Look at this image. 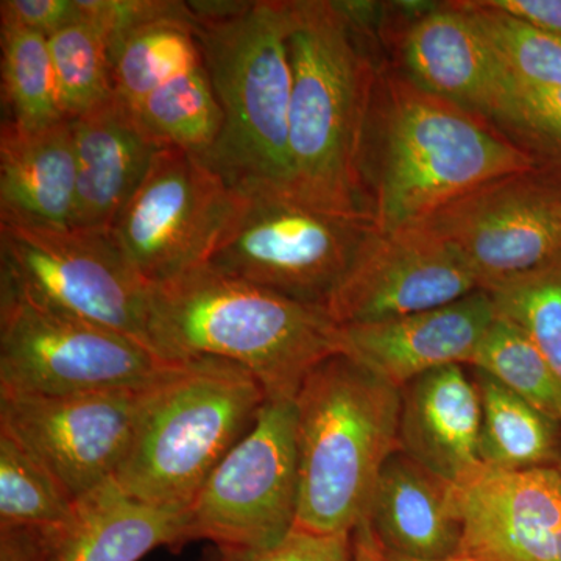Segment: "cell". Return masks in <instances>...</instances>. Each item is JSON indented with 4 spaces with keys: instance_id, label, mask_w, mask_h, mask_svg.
Here are the masks:
<instances>
[{
    "instance_id": "6da1fadb",
    "label": "cell",
    "mask_w": 561,
    "mask_h": 561,
    "mask_svg": "<svg viewBox=\"0 0 561 561\" xmlns=\"http://www.w3.org/2000/svg\"><path fill=\"white\" fill-rule=\"evenodd\" d=\"M291 65L289 191L317 208L368 216L364 150L379 72L342 2L284 0Z\"/></svg>"
},
{
    "instance_id": "7a4b0ae2",
    "label": "cell",
    "mask_w": 561,
    "mask_h": 561,
    "mask_svg": "<svg viewBox=\"0 0 561 561\" xmlns=\"http://www.w3.org/2000/svg\"><path fill=\"white\" fill-rule=\"evenodd\" d=\"M538 168L491 122L402 72H379L362 165L378 231L419 224L482 184Z\"/></svg>"
},
{
    "instance_id": "3957f363",
    "label": "cell",
    "mask_w": 561,
    "mask_h": 561,
    "mask_svg": "<svg viewBox=\"0 0 561 561\" xmlns=\"http://www.w3.org/2000/svg\"><path fill=\"white\" fill-rule=\"evenodd\" d=\"M150 348L168 362L241 365L267 400H295L309 375L343 353L331 313L217 271L208 262L150 284Z\"/></svg>"
},
{
    "instance_id": "277c9868",
    "label": "cell",
    "mask_w": 561,
    "mask_h": 561,
    "mask_svg": "<svg viewBox=\"0 0 561 561\" xmlns=\"http://www.w3.org/2000/svg\"><path fill=\"white\" fill-rule=\"evenodd\" d=\"M224 124L206 162L238 191H289L291 65L284 0L190 2Z\"/></svg>"
},
{
    "instance_id": "5b68a950",
    "label": "cell",
    "mask_w": 561,
    "mask_h": 561,
    "mask_svg": "<svg viewBox=\"0 0 561 561\" xmlns=\"http://www.w3.org/2000/svg\"><path fill=\"white\" fill-rule=\"evenodd\" d=\"M298 515L295 527L353 535L367 519L387 459L400 449L401 389L339 353L295 397Z\"/></svg>"
},
{
    "instance_id": "8992f818",
    "label": "cell",
    "mask_w": 561,
    "mask_h": 561,
    "mask_svg": "<svg viewBox=\"0 0 561 561\" xmlns=\"http://www.w3.org/2000/svg\"><path fill=\"white\" fill-rule=\"evenodd\" d=\"M265 402L264 387L241 365L180 362L151 389L114 483L146 504L186 511Z\"/></svg>"
},
{
    "instance_id": "52a82bcc",
    "label": "cell",
    "mask_w": 561,
    "mask_h": 561,
    "mask_svg": "<svg viewBox=\"0 0 561 561\" xmlns=\"http://www.w3.org/2000/svg\"><path fill=\"white\" fill-rule=\"evenodd\" d=\"M376 230L371 217L317 208L287 191H238L208 264L330 312Z\"/></svg>"
},
{
    "instance_id": "ba28073f",
    "label": "cell",
    "mask_w": 561,
    "mask_h": 561,
    "mask_svg": "<svg viewBox=\"0 0 561 561\" xmlns=\"http://www.w3.org/2000/svg\"><path fill=\"white\" fill-rule=\"evenodd\" d=\"M180 362L0 283V394L69 397L140 389Z\"/></svg>"
},
{
    "instance_id": "9c48e42d",
    "label": "cell",
    "mask_w": 561,
    "mask_h": 561,
    "mask_svg": "<svg viewBox=\"0 0 561 561\" xmlns=\"http://www.w3.org/2000/svg\"><path fill=\"white\" fill-rule=\"evenodd\" d=\"M0 283L150 348V284L110 230L0 224Z\"/></svg>"
},
{
    "instance_id": "30bf717a",
    "label": "cell",
    "mask_w": 561,
    "mask_h": 561,
    "mask_svg": "<svg viewBox=\"0 0 561 561\" xmlns=\"http://www.w3.org/2000/svg\"><path fill=\"white\" fill-rule=\"evenodd\" d=\"M298 493L295 400H267L187 507V541L271 548L295 529Z\"/></svg>"
},
{
    "instance_id": "8fae6325",
    "label": "cell",
    "mask_w": 561,
    "mask_h": 561,
    "mask_svg": "<svg viewBox=\"0 0 561 561\" xmlns=\"http://www.w3.org/2000/svg\"><path fill=\"white\" fill-rule=\"evenodd\" d=\"M236 202L238 191L208 162L164 147L110 232L144 280L157 284L208 262Z\"/></svg>"
},
{
    "instance_id": "7c38bea8",
    "label": "cell",
    "mask_w": 561,
    "mask_h": 561,
    "mask_svg": "<svg viewBox=\"0 0 561 561\" xmlns=\"http://www.w3.org/2000/svg\"><path fill=\"white\" fill-rule=\"evenodd\" d=\"M415 225L446 243L485 290L560 253L561 184L540 165L482 184Z\"/></svg>"
},
{
    "instance_id": "4fadbf2b",
    "label": "cell",
    "mask_w": 561,
    "mask_h": 561,
    "mask_svg": "<svg viewBox=\"0 0 561 561\" xmlns=\"http://www.w3.org/2000/svg\"><path fill=\"white\" fill-rule=\"evenodd\" d=\"M157 382L69 397L0 394V432L80 501L113 481Z\"/></svg>"
},
{
    "instance_id": "5bb4252c",
    "label": "cell",
    "mask_w": 561,
    "mask_h": 561,
    "mask_svg": "<svg viewBox=\"0 0 561 561\" xmlns=\"http://www.w3.org/2000/svg\"><path fill=\"white\" fill-rule=\"evenodd\" d=\"M481 289L474 273L420 225L376 230L330 306L341 327L440 308Z\"/></svg>"
},
{
    "instance_id": "9a60e30c",
    "label": "cell",
    "mask_w": 561,
    "mask_h": 561,
    "mask_svg": "<svg viewBox=\"0 0 561 561\" xmlns=\"http://www.w3.org/2000/svg\"><path fill=\"white\" fill-rule=\"evenodd\" d=\"M459 556L479 561H561V471L482 467L454 485Z\"/></svg>"
},
{
    "instance_id": "2e32d148",
    "label": "cell",
    "mask_w": 561,
    "mask_h": 561,
    "mask_svg": "<svg viewBox=\"0 0 561 561\" xmlns=\"http://www.w3.org/2000/svg\"><path fill=\"white\" fill-rule=\"evenodd\" d=\"M494 320L489 291L478 289L440 308L342 327L343 354L402 389L435 368L468 367Z\"/></svg>"
},
{
    "instance_id": "e0dca14e",
    "label": "cell",
    "mask_w": 561,
    "mask_h": 561,
    "mask_svg": "<svg viewBox=\"0 0 561 561\" xmlns=\"http://www.w3.org/2000/svg\"><path fill=\"white\" fill-rule=\"evenodd\" d=\"M383 35L397 44L402 73L438 95L489 121L505 66L471 18L456 2L402 14Z\"/></svg>"
},
{
    "instance_id": "ac0fdd59",
    "label": "cell",
    "mask_w": 561,
    "mask_h": 561,
    "mask_svg": "<svg viewBox=\"0 0 561 561\" xmlns=\"http://www.w3.org/2000/svg\"><path fill=\"white\" fill-rule=\"evenodd\" d=\"M70 125L77 164L72 227L108 231L165 146L116 95Z\"/></svg>"
},
{
    "instance_id": "d6986e66",
    "label": "cell",
    "mask_w": 561,
    "mask_h": 561,
    "mask_svg": "<svg viewBox=\"0 0 561 561\" xmlns=\"http://www.w3.org/2000/svg\"><path fill=\"white\" fill-rule=\"evenodd\" d=\"M465 365H446L401 389L400 451L459 485L481 470V394Z\"/></svg>"
},
{
    "instance_id": "ffe728a7",
    "label": "cell",
    "mask_w": 561,
    "mask_h": 561,
    "mask_svg": "<svg viewBox=\"0 0 561 561\" xmlns=\"http://www.w3.org/2000/svg\"><path fill=\"white\" fill-rule=\"evenodd\" d=\"M186 511L146 504L111 481L77 501L65 526L38 530L41 561H139L160 546L190 542Z\"/></svg>"
},
{
    "instance_id": "44dd1931",
    "label": "cell",
    "mask_w": 561,
    "mask_h": 561,
    "mask_svg": "<svg viewBox=\"0 0 561 561\" xmlns=\"http://www.w3.org/2000/svg\"><path fill=\"white\" fill-rule=\"evenodd\" d=\"M365 522L383 551L415 560L460 553L461 519L453 483L400 449L382 467Z\"/></svg>"
},
{
    "instance_id": "7402d4cb",
    "label": "cell",
    "mask_w": 561,
    "mask_h": 561,
    "mask_svg": "<svg viewBox=\"0 0 561 561\" xmlns=\"http://www.w3.org/2000/svg\"><path fill=\"white\" fill-rule=\"evenodd\" d=\"M77 164L69 119L41 128L3 121L0 224L72 227Z\"/></svg>"
},
{
    "instance_id": "603a6c76",
    "label": "cell",
    "mask_w": 561,
    "mask_h": 561,
    "mask_svg": "<svg viewBox=\"0 0 561 561\" xmlns=\"http://www.w3.org/2000/svg\"><path fill=\"white\" fill-rule=\"evenodd\" d=\"M114 94L130 108L180 73L203 62L191 3L142 22L110 41Z\"/></svg>"
},
{
    "instance_id": "cb8c5ba5",
    "label": "cell",
    "mask_w": 561,
    "mask_h": 561,
    "mask_svg": "<svg viewBox=\"0 0 561 561\" xmlns=\"http://www.w3.org/2000/svg\"><path fill=\"white\" fill-rule=\"evenodd\" d=\"M470 368L481 394L479 460L496 471L557 467L561 461V426L485 371Z\"/></svg>"
},
{
    "instance_id": "d4e9b609",
    "label": "cell",
    "mask_w": 561,
    "mask_h": 561,
    "mask_svg": "<svg viewBox=\"0 0 561 561\" xmlns=\"http://www.w3.org/2000/svg\"><path fill=\"white\" fill-rule=\"evenodd\" d=\"M131 110L162 146L175 147L203 161L216 146L224 124L203 62L161 84Z\"/></svg>"
},
{
    "instance_id": "484cf974",
    "label": "cell",
    "mask_w": 561,
    "mask_h": 561,
    "mask_svg": "<svg viewBox=\"0 0 561 561\" xmlns=\"http://www.w3.org/2000/svg\"><path fill=\"white\" fill-rule=\"evenodd\" d=\"M2 98L9 119L24 128L65 121L46 36L0 22Z\"/></svg>"
},
{
    "instance_id": "4316f807",
    "label": "cell",
    "mask_w": 561,
    "mask_h": 561,
    "mask_svg": "<svg viewBox=\"0 0 561 561\" xmlns=\"http://www.w3.org/2000/svg\"><path fill=\"white\" fill-rule=\"evenodd\" d=\"M485 291L496 317L518 327L548 362L561 404V251L531 271L493 284Z\"/></svg>"
},
{
    "instance_id": "83f0119b",
    "label": "cell",
    "mask_w": 561,
    "mask_h": 561,
    "mask_svg": "<svg viewBox=\"0 0 561 561\" xmlns=\"http://www.w3.org/2000/svg\"><path fill=\"white\" fill-rule=\"evenodd\" d=\"M77 501L54 476L0 432V530H49L65 526Z\"/></svg>"
},
{
    "instance_id": "f1b7e54d",
    "label": "cell",
    "mask_w": 561,
    "mask_h": 561,
    "mask_svg": "<svg viewBox=\"0 0 561 561\" xmlns=\"http://www.w3.org/2000/svg\"><path fill=\"white\" fill-rule=\"evenodd\" d=\"M66 119L90 113L114 95L110 41L94 22L69 25L47 38Z\"/></svg>"
},
{
    "instance_id": "f546056e",
    "label": "cell",
    "mask_w": 561,
    "mask_h": 561,
    "mask_svg": "<svg viewBox=\"0 0 561 561\" xmlns=\"http://www.w3.org/2000/svg\"><path fill=\"white\" fill-rule=\"evenodd\" d=\"M468 367L485 371L561 426L559 387L551 368L530 339L511 321L496 317Z\"/></svg>"
},
{
    "instance_id": "4dcf8cb0",
    "label": "cell",
    "mask_w": 561,
    "mask_h": 561,
    "mask_svg": "<svg viewBox=\"0 0 561 561\" xmlns=\"http://www.w3.org/2000/svg\"><path fill=\"white\" fill-rule=\"evenodd\" d=\"M513 76L561 90V35L494 9L489 0H457Z\"/></svg>"
},
{
    "instance_id": "1f68e13d",
    "label": "cell",
    "mask_w": 561,
    "mask_h": 561,
    "mask_svg": "<svg viewBox=\"0 0 561 561\" xmlns=\"http://www.w3.org/2000/svg\"><path fill=\"white\" fill-rule=\"evenodd\" d=\"M489 122L540 165H561V90L538 87L505 68Z\"/></svg>"
},
{
    "instance_id": "d6a6232c",
    "label": "cell",
    "mask_w": 561,
    "mask_h": 561,
    "mask_svg": "<svg viewBox=\"0 0 561 561\" xmlns=\"http://www.w3.org/2000/svg\"><path fill=\"white\" fill-rule=\"evenodd\" d=\"M209 561H354L353 535H321L297 529L271 548L214 546Z\"/></svg>"
},
{
    "instance_id": "836d02e7",
    "label": "cell",
    "mask_w": 561,
    "mask_h": 561,
    "mask_svg": "<svg viewBox=\"0 0 561 561\" xmlns=\"http://www.w3.org/2000/svg\"><path fill=\"white\" fill-rule=\"evenodd\" d=\"M84 20L80 0H2L0 22L20 25L49 38Z\"/></svg>"
},
{
    "instance_id": "e575fe53",
    "label": "cell",
    "mask_w": 561,
    "mask_h": 561,
    "mask_svg": "<svg viewBox=\"0 0 561 561\" xmlns=\"http://www.w3.org/2000/svg\"><path fill=\"white\" fill-rule=\"evenodd\" d=\"M494 9L561 35V0H489Z\"/></svg>"
},
{
    "instance_id": "d590c367",
    "label": "cell",
    "mask_w": 561,
    "mask_h": 561,
    "mask_svg": "<svg viewBox=\"0 0 561 561\" xmlns=\"http://www.w3.org/2000/svg\"><path fill=\"white\" fill-rule=\"evenodd\" d=\"M0 561H41L38 530H0Z\"/></svg>"
},
{
    "instance_id": "8d00e7d4",
    "label": "cell",
    "mask_w": 561,
    "mask_h": 561,
    "mask_svg": "<svg viewBox=\"0 0 561 561\" xmlns=\"http://www.w3.org/2000/svg\"><path fill=\"white\" fill-rule=\"evenodd\" d=\"M354 561H386L381 542L373 534L370 524L364 522L353 531Z\"/></svg>"
},
{
    "instance_id": "74e56055",
    "label": "cell",
    "mask_w": 561,
    "mask_h": 561,
    "mask_svg": "<svg viewBox=\"0 0 561 561\" xmlns=\"http://www.w3.org/2000/svg\"><path fill=\"white\" fill-rule=\"evenodd\" d=\"M386 552V561H479L476 559H470V557H463V556H456L451 557V559H443V560H415V559H409V557H402L398 556V553L393 552Z\"/></svg>"
},
{
    "instance_id": "f35d334b",
    "label": "cell",
    "mask_w": 561,
    "mask_h": 561,
    "mask_svg": "<svg viewBox=\"0 0 561 561\" xmlns=\"http://www.w3.org/2000/svg\"><path fill=\"white\" fill-rule=\"evenodd\" d=\"M548 168L552 169V172L556 173V176L559 179L561 184V165H548Z\"/></svg>"
}]
</instances>
